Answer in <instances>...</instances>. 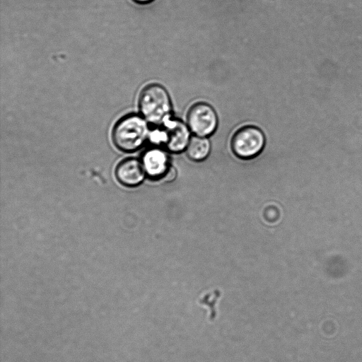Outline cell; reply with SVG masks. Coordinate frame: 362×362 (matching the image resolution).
Returning <instances> with one entry per match:
<instances>
[{"label": "cell", "instance_id": "cell-1", "mask_svg": "<svg viewBox=\"0 0 362 362\" xmlns=\"http://www.w3.org/2000/svg\"><path fill=\"white\" fill-rule=\"evenodd\" d=\"M138 105L141 116L155 127L172 117L170 96L166 88L159 83H149L141 90Z\"/></svg>", "mask_w": 362, "mask_h": 362}, {"label": "cell", "instance_id": "cell-2", "mask_svg": "<svg viewBox=\"0 0 362 362\" xmlns=\"http://www.w3.org/2000/svg\"><path fill=\"white\" fill-rule=\"evenodd\" d=\"M150 132L148 122L142 116L129 114L115 123L112 132V141L121 151L132 152L144 144Z\"/></svg>", "mask_w": 362, "mask_h": 362}, {"label": "cell", "instance_id": "cell-3", "mask_svg": "<svg viewBox=\"0 0 362 362\" xmlns=\"http://www.w3.org/2000/svg\"><path fill=\"white\" fill-rule=\"evenodd\" d=\"M191 131L187 123L172 117L150 132V140L172 153L185 150L191 138Z\"/></svg>", "mask_w": 362, "mask_h": 362}, {"label": "cell", "instance_id": "cell-4", "mask_svg": "<svg viewBox=\"0 0 362 362\" xmlns=\"http://www.w3.org/2000/svg\"><path fill=\"white\" fill-rule=\"evenodd\" d=\"M265 142V135L260 128L255 125H245L233 133L230 148L236 157L250 159L262 152Z\"/></svg>", "mask_w": 362, "mask_h": 362}, {"label": "cell", "instance_id": "cell-5", "mask_svg": "<svg viewBox=\"0 0 362 362\" xmlns=\"http://www.w3.org/2000/svg\"><path fill=\"white\" fill-rule=\"evenodd\" d=\"M186 123L194 135L208 137L216 132L218 119L215 109L210 104L197 102L188 109Z\"/></svg>", "mask_w": 362, "mask_h": 362}, {"label": "cell", "instance_id": "cell-6", "mask_svg": "<svg viewBox=\"0 0 362 362\" xmlns=\"http://www.w3.org/2000/svg\"><path fill=\"white\" fill-rule=\"evenodd\" d=\"M143 165L146 173L153 179H158L167 175L169 158L166 150L154 147L145 152Z\"/></svg>", "mask_w": 362, "mask_h": 362}, {"label": "cell", "instance_id": "cell-7", "mask_svg": "<svg viewBox=\"0 0 362 362\" xmlns=\"http://www.w3.org/2000/svg\"><path fill=\"white\" fill-rule=\"evenodd\" d=\"M145 173L142 163L135 158H128L117 165L115 175L123 185L134 187L143 181Z\"/></svg>", "mask_w": 362, "mask_h": 362}, {"label": "cell", "instance_id": "cell-8", "mask_svg": "<svg viewBox=\"0 0 362 362\" xmlns=\"http://www.w3.org/2000/svg\"><path fill=\"white\" fill-rule=\"evenodd\" d=\"M187 156L194 161L205 160L211 151V143L207 137L193 135L185 148Z\"/></svg>", "mask_w": 362, "mask_h": 362}, {"label": "cell", "instance_id": "cell-9", "mask_svg": "<svg viewBox=\"0 0 362 362\" xmlns=\"http://www.w3.org/2000/svg\"><path fill=\"white\" fill-rule=\"evenodd\" d=\"M134 2L139 4H146L152 2L153 0H132Z\"/></svg>", "mask_w": 362, "mask_h": 362}]
</instances>
